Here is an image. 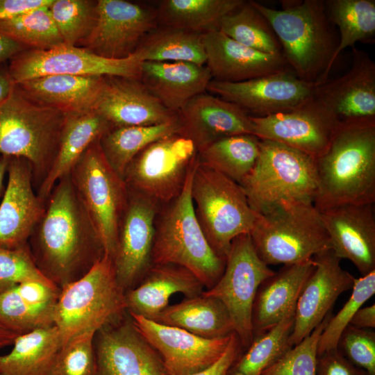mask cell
<instances>
[{
  "instance_id": "1",
  "label": "cell",
  "mask_w": 375,
  "mask_h": 375,
  "mask_svg": "<svg viewBox=\"0 0 375 375\" xmlns=\"http://www.w3.org/2000/svg\"><path fill=\"white\" fill-rule=\"evenodd\" d=\"M28 245L38 269L60 289L85 274L106 254L69 173L55 184Z\"/></svg>"
},
{
  "instance_id": "2",
  "label": "cell",
  "mask_w": 375,
  "mask_h": 375,
  "mask_svg": "<svg viewBox=\"0 0 375 375\" xmlns=\"http://www.w3.org/2000/svg\"><path fill=\"white\" fill-rule=\"evenodd\" d=\"M319 210L375 203V119L341 121L326 149L315 158Z\"/></svg>"
},
{
  "instance_id": "3",
  "label": "cell",
  "mask_w": 375,
  "mask_h": 375,
  "mask_svg": "<svg viewBox=\"0 0 375 375\" xmlns=\"http://www.w3.org/2000/svg\"><path fill=\"white\" fill-rule=\"evenodd\" d=\"M250 2L270 24L290 69L308 83L317 85L326 81L338 42L325 1H283L280 9Z\"/></svg>"
},
{
  "instance_id": "4",
  "label": "cell",
  "mask_w": 375,
  "mask_h": 375,
  "mask_svg": "<svg viewBox=\"0 0 375 375\" xmlns=\"http://www.w3.org/2000/svg\"><path fill=\"white\" fill-rule=\"evenodd\" d=\"M194 169L180 194L159 208L151 264L183 267L208 290L222 275L226 258L212 249L196 217L191 197Z\"/></svg>"
},
{
  "instance_id": "5",
  "label": "cell",
  "mask_w": 375,
  "mask_h": 375,
  "mask_svg": "<svg viewBox=\"0 0 375 375\" xmlns=\"http://www.w3.org/2000/svg\"><path fill=\"white\" fill-rule=\"evenodd\" d=\"M66 116L33 101L15 83L0 104V155L27 160L38 188L56 159Z\"/></svg>"
},
{
  "instance_id": "6",
  "label": "cell",
  "mask_w": 375,
  "mask_h": 375,
  "mask_svg": "<svg viewBox=\"0 0 375 375\" xmlns=\"http://www.w3.org/2000/svg\"><path fill=\"white\" fill-rule=\"evenodd\" d=\"M126 313V292L117 281L112 257L105 254L85 274L60 289L53 325L63 345L81 334L97 333Z\"/></svg>"
},
{
  "instance_id": "7",
  "label": "cell",
  "mask_w": 375,
  "mask_h": 375,
  "mask_svg": "<svg viewBox=\"0 0 375 375\" xmlns=\"http://www.w3.org/2000/svg\"><path fill=\"white\" fill-rule=\"evenodd\" d=\"M249 235L256 253L268 266L301 263L331 249L320 212L312 201L278 203L258 214Z\"/></svg>"
},
{
  "instance_id": "8",
  "label": "cell",
  "mask_w": 375,
  "mask_h": 375,
  "mask_svg": "<svg viewBox=\"0 0 375 375\" xmlns=\"http://www.w3.org/2000/svg\"><path fill=\"white\" fill-rule=\"evenodd\" d=\"M191 197L205 237L212 249L226 258L233 240L250 234L258 213L239 183L199 159L193 172Z\"/></svg>"
},
{
  "instance_id": "9",
  "label": "cell",
  "mask_w": 375,
  "mask_h": 375,
  "mask_svg": "<svg viewBox=\"0 0 375 375\" xmlns=\"http://www.w3.org/2000/svg\"><path fill=\"white\" fill-rule=\"evenodd\" d=\"M240 185L258 214L283 201L314 202L315 158L283 144L260 140L257 160Z\"/></svg>"
},
{
  "instance_id": "10",
  "label": "cell",
  "mask_w": 375,
  "mask_h": 375,
  "mask_svg": "<svg viewBox=\"0 0 375 375\" xmlns=\"http://www.w3.org/2000/svg\"><path fill=\"white\" fill-rule=\"evenodd\" d=\"M69 174L99 233L105 253L112 258L119 224L128 201L126 182L106 160L99 139L84 151Z\"/></svg>"
},
{
  "instance_id": "11",
  "label": "cell",
  "mask_w": 375,
  "mask_h": 375,
  "mask_svg": "<svg viewBox=\"0 0 375 375\" xmlns=\"http://www.w3.org/2000/svg\"><path fill=\"white\" fill-rule=\"evenodd\" d=\"M198 159L194 141L177 133L155 141L137 154L123 178L131 191L164 205L180 194Z\"/></svg>"
},
{
  "instance_id": "12",
  "label": "cell",
  "mask_w": 375,
  "mask_h": 375,
  "mask_svg": "<svg viewBox=\"0 0 375 375\" xmlns=\"http://www.w3.org/2000/svg\"><path fill=\"white\" fill-rule=\"evenodd\" d=\"M274 272L258 256L250 235H242L233 240L219 281L203 292L224 305L244 350L253 338L252 310L256 292Z\"/></svg>"
},
{
  "instance_id": "13",
  "label": "cell",
  "mask_w": 375,
  "mask_h": 375,
  "mask_svg": "<svg viewBox=\"0 0 375 375\" xmlns=\"http://www.w3.org/2000/svg\"><path fill=\"white\" fill-rule=\"evenodd\" d=\"M140 63L135 53L110 59L81 47L62 44L48 50H24L10 60L8 70L13 83L55 74L139 79Z\"/></svg>"
},
{
  "instance_id": "14",
  "label": "cell",
  "mask_w": 375,
  "mask_h": 375,
  "mask_svg": "<svg viewBox=\"0 0 375 375\" xmlns=\"http://www.w3.org/2000/svg\"><path fill=\"white\" fill-rule=\"evenodd\" d=\"M95 27L82 44L91 52L110 59L133 54L158 25L156 9L124 0H98Z\"/></svg>"
},
{
  "instance_id": "15",
  "label": "cell",
  "mask_w": 375,
  "mask_h": 375,
  "mask_svg": "<svg viewBox=\"0 0 375 375\" xmlns=\"http://www.w3.org/2000/svg\"><path fill=\"white\" fill-rule=\"evenodd\" d=\"M159 208L156 201L128 190L112 257L117 281L125 292L135 288L152 265L155 223Z\"/></svg>"
},
{
  "instance_id": "16",
  "label": "cell",
  "mask_w": 375,
  "mask_h": 375,
  "mask_svg": "<svg viewBox=\"0 0 375 375\" xmlns=\"http://www.w3.org/2000/svg\"><path fill=\"white\" fill-rule=\"evenodd\" d=\"M315 84L290 69L240 82L212 80L207 91L233 103L254 117H267L296 108L314 96Z\"/></svg>"
},
{
  "instance_id": "17",
  "label": "cell",
  "mask_w": 375,
  "mask_h": 375,
  "mask_svg": "<svg viewBox=\"0 0 375 375\" xmlns=\"http://www.w3.org/2000/svg\"><path fill=\"white\" fill-rule=\"evenodd\" d=\"M250 119L260 140L283 144L315 158L326 149L340 123L315 96L293 110Z\"/></svg>"
},
{
  "instance_id": "18",
  "label": "cell",
  "mask_w": 375,
  "mask_h": 375,
  "mask_svg": "<svg viewBox=\"0 0 375 375\" xmlns=\"http://www.w3.org/2000/svg\"><path fill=\"white\" fill-rule=\"evenodd\" d=\"M128 314L136 328L160 355L168 375H189L211 365L224 353L233 333L206 338Z\"/></svg>"
},
{
  "instance_id": "19",
  "label": "cell",
  "mask_w": 375,
  "mask_h": 375,
  "mask_svg": "<svg viewBox=\"0 0 375 375\" xmlns=\"http://www.w3.org/2000/svg\"><path fill=\"white\" fill-rule=\"evenodd\" d=\"M94 344L95 375H168L160 355L136 328L128 312L97 331Z\"/></svg>"
},
{
  "instance_id": "20",
  "label": "cell",
  "mask_w": 375,
  "mask_h": 375,
  "mask_svg": "<svg viewBox=\"0 0 375 375\" xmlns=\"http://www.w3.org/2000/svg\"><path fill=\"white\" fill-rule=\"evenodd\" d=\"M315 268L298 299L289 338L291 347L308 336L331 312L338 297L352 289L355 277L340 265V259L328 249L312 258Z\"/></svg>"
},
{
  "instance_id": "21",
  "label": "cell",
  "mask_w": 375,
  "mask_h": 375,
  "mask_svg": "<svg viewBox=\"0 0 375 375\" xmlns=\"http://www.w3.org/2000/svg\"><path fill=\"white\" fill-rule=\"evenodd\" d=\"M7 173L0 203V247L16 249L28 244L46 202L34 191L32 167L27 160L9 157Z\"/></svg>"
},
{
  "instance_id": "22",
  "label": "cell",
  "mask_w": 375,
  "mask_h": 375,
  "mask_svg": "<svg viewBox=\"0 0 375 375\" xmlns=\"http://www.w3.org/2000/svg\"><path fill=\"white\" fill-rule=\"evenodd\" d=\"M319 212L333 253L352 262L361 276L375 271L374 204H343Z\"/></svg>"
},
{
  "instance_id": "23",
  "label": "cell",
  "mask_w": 375,
  "mask_h": 375,
  "mask_svg": "<svg viewBox=\"0 0 375 375\" xmlns=\"http://www.w3.org/2000/svg\"><path fill=\"white\" fill-rule=\"evenodd\" d=\"M314 96L341 121L375 119V63L352 47V64L342 76L315 85Z\"/></svg>"
},
{
  "instance_id": "24",
  "label": "cell",
  "mask_w": 375,
  "mask_h": 375,
  "mask_svg": "<svg viewBox=\"0 0 375 375\" xmlns=\"http://www.w3.org/2000/svg\"><path fill=\"white\" fill-rule=\"evenodd\" d=\"M94 110L112 128L156 125L177 118L140 79L122 76H104Z\"/></svg>"
},
{
  "instance_id": "25",
  "label": "cell",
  "mask_w": 375,
  "mask_h": 375,
  "mask_svg": "<svg viewBox=\"0 0 375 375\" xmlns=\"http://www.w3.org/2000/svg\"><path fill=\"white\" fill-rule=\"evenodd\" d=\"M206 65L212 79L240 82L290 69L282 54L263 53L242 45L219 29L203 34Z\"/></svg>"
},
{
  "instance_id": "26",
  "label": "cell",
  "mask_w": 375,
  "mask_h": 375,
  "mask_svg": "<svg viewBox=\"0 0 375 375\" xmlns=\"http://www.w3.org/2000/svg\"><path fill=\"white\" fill-rule=\"evenodd\" d=\"M177 116L182 133L199 150L222 138L253 135L250 115L233 103L206 93L190 99Z\"/></svg>"
},
{
  "instance_id": "27",
  "label": "cell",
  "mask_w": 375,
  "mask_h": 375,
  "mask_svg": "<svg viewBox=\"0 0 375 375\" xmlns=\"http://www.w3.org/2000/svg\"><path fill=\"white\" fill-rule=\"evenodd\" d=\"M140 81L167 110L177 113L205 93L212 80L208 67L188 62H141Z\"/></svg>"
},
{
  "instance_id": "28",
  "label": "cell",
  "mask_w": 375,
  "mask_h": 375,
  "mask_svg": "<svg viewBox=\"0 0 375 375\" xmlns=\"http://www.w3.org/2000/svg\"><path fill=\"white\" fill-rule=\"evenodd\" d=\"M314 268L312 258L284 265L260 284L252 310L253 336L269 330L295 312L299 295Z\"/></svg>"
},
{
  "instance_id": "29",
  "label": "cell",
  "mask_w": 375,
  "mask_h": 375,
  "mask_svg": "<svg viewBox=\"0 0 375 375\" xmlns=\"http://www.w3.org/2000/svg\"><path fill=\"white\" fill-rule=\"evenodd\" d=\"M203 285L185 268L176 265H152L133 288L126 292L127 312L155 321L168 306L170 297L201 294Z\"/></svg>"
},
{
  "instance_id": "30",
  "label": "cell",
  "mask_w": 375,
  "mask_h": 375,
  "mask_svg": "<svg viewBox=\"0 0 375 375\" xmlns=\"http://www.w3.org/2000/svg\"><path fill=\"white\" fill-rule=\"evenodd\" d=\"M15 84L33 101L70 114L94 110L104 76L55 74Z\"/></svg>"
},
{
  "instance_id": "31",
  "label": "cell",
  "mask_w": 375,
  "mask_h": 375,
  "mask_svg": "<svg viewBox=\"0 0 375 375\" xmlns=\"http://www.w3.org/2000/svg\"><path fill=\"white\" fill-rule=\"evenodd\" d=\"M112 126L96 110L67 114L58 151L38 195L47 201L55 184L69 174L84 151Z\"/></svg>"
},
{
  "instance_id": "32",
  "label": "cell",
  "mask_w": 375,
  "mask_h": 375,
  "mask_svg": "<svg viewBox=\"0 0 375 375\" xmlns=\"http://www.w3.org/2000/svg\"><path fill=\"white\" fill-rule=\"evenodd\" d=\"M154 322L178 327L206 338H222L234 332L224 305L219 299L203 292L169 305Z\"/></svg>"
},
{
  "instance_id": "33",
  "label": "cell",
  "mask_w": 375,
  "mask_h": 375,
  "mask_svg": "<svg viewBox=\"0 0 375 375\" xmlns=\"http://www.w3.org/2000/svg\"><path fill=\"white\" fill-rule=\"evenodd\" d=\"M12 350L0 355L1 375H46L62 346L56 326L19 335Z\"/></svg>"
},
{
  "instance_id": "34",
  "label": "cell",
  "mask_w": 375,
  "mask_h": 375,
  "mask_svg": "<svg viewBox=\"0 0 375 375\" xmlns=\"http://www.w3.org/2000/svg\"><path fill=\"white\" fill-rule=\"evenodd\" d=\"M243 0H162L156 9L158 24L199 33L219 28L221 19Z\"/></svg>"
},
{
  "instance_id": "35",
  "label": "cell",
  "mask_w": 375,
  "mask_h": 375,
  "mask_svg": "<svg viewBox=\"0 0 375 375\" xmlns=\"http://www.w3.org/2000/svg\"><path fill=\"white\" fill-rule=\"evenodd\" d=\"M177 133H182L178 116L156 125L112 128L99 138V144L109 165L123 178L137 154L155 141Z\"/></svg>"
},
{
  "instance_id": "36",
  "label": "cell",
  "mask_w": 375,
  "mask_h": 375,
  "mask_svg": "<svg viewBox=\"0 0 375 375\" xmlns=\"http://www.w3.org/2000/svg\"><path fill=\"white\" fill-rule=\"evenodd\" d=\"M135 53L141 62H188L205 65L203 34L164 27L151 31Z\"/></svg>"
},
{
  "instance_id": "37",
  "label": "cell",
  "mask_w": 375,
  "mask_h": 375,
  "mask_svg": "<svg viewBox=\"0 0 375 375\" xmlns=\"http://www.w3.org/2000/svg\"><path fill=\"white\" fill-rule=\"evenodd\" d=\"M260 143L252 134L222 138L199 150V160L240 185L257 160Z\"/></svg>"
},
{
  "instance_id": "38",
  "label": "cell",
  "mask_w": 375,
  "mask_h": 375,
  "mask_svg": "<svg viewBox=\"0 0 375 375\" xmlns=\"http://www.w3.org/2000/svg\"><path fill=\"white\" fill-rule=\"evenodd\" d=\"M294 312L290 314L269 330L253 336L227 375H260L292 347L289 338Z\"/></svg>"
},
{
  "instance_id": "39",
  "label": "cell",
  "mask_w": 375,
  "mask_h": 375,
  "mask_svg": "<svg viewBox=\"0 0 375 375\" xmlns=\"http://www.w3.org/2000/svg\"><path fill=\"white\" fill-rule=\"evenodd\" d=\"M325 3L329 19L338 27L340 34L333 56L335 62L346 48L374 38L375 1L330 0Z\"/></svg>"
},
{
  "instance_id": "40",
  "label": "cell",
  "mask_w": 375,
  "mask_h": 375,
  "mask_svg": "<svg viewBox=\"0 0 375 375\" xmlns=\"http://www.w3.org/2000/svg\"><path fill=\"white\" fill-rule=\"evenodd\" d=\"M218 29L247 47L266 53L282 54L280 43L270 24L250 1H244L238 8L225 15Z\"/></svg>"
},
{
  "instance_id": "41",
  "label": "cell",
  "mask_w": 375,
  "mask_h": 375,
  "mask_svg": "<svg viewBox=\"0 0 375 375\" xmlns=\"http://www.w3.org/2000/svg\"><path fill=\"white\" fill-rule=\"evenodd\" d=\"M49 6L0 22V31L28 49L48 50L63 44Z\"/></svg>"
},
{
  "instance_id": "42",
  "label": "cell",
  "mask_w": 375,
  "mask_h": 375,
  "mask_svg": "<svg viewBox=\"0 0 375 375\" xmlns=\"http://www.w3.org/2000/svg\"><path fill=\"white\" fill-rule=\"evenodd\" d=\"M49 8L63 44L81 47L95 27L97 1L53 0Z\"/></svg>"
},
{
  "instance_id": "43",
  "label": "cell",
  "mask_w": 375,
  "mask_h": 375,
  "mask_svg": "<svg viewBox=\"0 0 375 375\" xmlns=\"http://www.w3.org/2000/svg\"><path fill=\"white\" fill-rule=\"evenodd\" d=\"M55 305L31 303L15 286L0 293V322L18 335L52 326Z\"/></svg>"
},
{
  "instance_id": "44",
  "label": "cell",
  "mask_w": 375,
  "mask_h": 375,
  "mask_svg": "<svg viewBox=\"0 0 375 375\" xmlns=\"http://www.w3.org/2000/svg\"><path fill=\"white\" fill-rule=\"evenodd\" d=\"M351 294L340 311L328 319L319 337L317 356L337 348L340 337L358 309L375 293V271L354 280Z\"/></svg>"
},
{
  "instance_id": "45",
  "label": "cell",
  "mask_w": 375,
  "mask_h": 375,
  "mask_svg": "<svg viewBox=\"0 0 375 375\" xmlns=\"http://www.w3.org/2000/svg\"><path fill=\"white\" fill-rule=\"evenodd\" d=\"M331 316L330 312L308 336L288 349L260 375H316L319 337Z\"/></svg>"
},
{
  "instance_id": "46",
  "label": "cell",
  "mask_w": 375,
  "mask_h": 375,
  "mask_svg": "<svg viewBox=\"0 0 375 375\" xmlns=\"http://www.w3.org/2000/svg\"><path fill=\"white\" fill-rule=\"evenodd\" d=\"M95 335L85 333L63 344L46 375H95Z\"/></svg>"
},
{
  "instance_id": "47",
  "label": "cell",
  "mask_w": 375,
  "mask_h": 375,
  "mask_svg": "<svg viewBox=\"0 0 375 375\" xmlns=\"http://www.w3.org/2000/svg\"><path fill=\"white\" fill-rule=\"evenodd\" d=\"M32 280L54 284L38 269L28 244L16 249L0 247V293Z\"/></svg>"
},
{
  "instance_id": "48",
  "label": "cell",
  "mask_w": 375,
  "mask_h": 375,
  "mask_svg": "<svg viewBox=\"0 0 375 375\" xmlns=\"http://www.w3.org/2000/svg\"><path fill=\"white\" fill-rule=\"evenodd\" d=\"M337 349L355 366L368 375H375V333L371 328L347 326L340 337Z\"/></svg>"
},
{
  "instance_id": "49",
  "label": "cell",
  "mask_w": 375,
  "mask_h": 375,
  "mask_svg": "<svg viewBox=\"0 0 375 375\" xmlns=\"http://www.w3.org/2000/svg\"><path fill=\"white\" fill-rule=\"evenodd\" d=\"M316 375H368L355 366L337 349L317 356Z\"/></svg>"
},
{
  "instance_id": "50",
  "label": "cell",
  "mask_w": 375,
  "mask_h": 375,
  "mask_svg": "<svg viewBox=\"0 0 375 375\" xmlns=\"http://www.w3.org/2000/svg\"><path fill=\"white\" fill-rule=\"evenodd\" d=\"M15 288L23 299L37 305L56 303L60 292L55 284L35 280L23 282Z\"/></svg>"
},
{
  "instance_id": "51",
  "label": "cell",
  "mask_w": 375,
  "mask_h": 375,
  "mask_svg": "<svg viewBox=\"0 0 375 375\" xmlns=\"http://www.w3.org/2000/svg\"><path fill=\"white\" fill-rule=\"evenodd\" d=\"M243 351L238 337L233 332L226 349L216 362L199 372L189 375H227Z\"/></svg>"
},
{
  "instance_id": "52",
  "label": "cell",
  "mask_w": 375,
  "mask_h": 375,
  "mask_svg": "<svg viewBox=\"0 0 375 375\" xmlns=\"http://www.w3.org/2000/svg\"><path fill=\"white\" fill-rule=\"evenodd\" d=\"M53 0H0V22L28 11L49 6Z\"/></svg>"
},
{
  "instance_id": "53",
  "label": "cell",
  "mask_w": 375,
  "mask_h": 375,
  "mask_svg": "<svg viewBox=\"0 0 375 375\" xmlns=\"http://www.w3.org/2000/svg\"><path fill=\"white\" fill-rule=\"evenodd\" d=\"M26 49L23 44L0 31V65Z\"/></svg>"
},
{
  "instance_id": "54",
  "label": "cell",
  "mask_w": 375,
  "mask_h": 375,
  "mask_svg": "<svg viewBox=\"0 0 375 375\" xmlns=\"http://www.w3.org/2000/svg\"><path fill=\"white\" fill-rule=\"evenodd\" d=\"M349 325L360 328H374L375 327V304L358 309L352 317Z\"/></svg>"
},
{
  "instance_id": "55",
  "label": "cell",
  "mask_w": 375,
  "mask_h": 375,
  "mask_svg": "<svg viewBox=\"0 0 375 375\" xmlns=\"http://www.w3.org/2000/svg\"><path fill=\"white\" fill-rule=\"evenodd\" d=\"M13 82L9 75L8 67L4 64L0 65V104L8 97Z\"/></svg>"
},
{
  "instance_id": "56",
  "label": "cell",
  "mask_w": 375,
  "mask_h": 375,
  "mask_svg": "<svg viewBox=\"0 0 375 375\" xmlns=\"http://www.w3.org/2000/svg\"><path fill=\"white\" fill-rule=\"evenodd\" d=\"M19 335L10 331L0 322V350L13 344Z\"/></svg>"
},
{
  "instance_id": "57",
  "label": "cell",
  "mask_w": 375,
  "mask_h": 375,
  "mask_svg": "<svg viewBox=\"0 0 375 375\" xmlns=\"http://www.w3.org/2000/svg\"><path fill=\"white\" fill-rule=\"evenodd\" d=\"M8 162L9 157L5 156H0V197L3 187V179L7 173Z\"/></svg>"
},
{
  "instance_id": "58",
  "label": "cell",
  "mask_w": 375,
  "mask_h": 375,
  "mask_svg": "<svg viewBox=\"0 0 375 375\" xmlns=\"http://www.w3.org/2000/svg\"><path fill=\"white\" fill-rule=\"evenodd\" d=\"M0 375H1V374H0Z\"/></svg>"
}]
</instances>
